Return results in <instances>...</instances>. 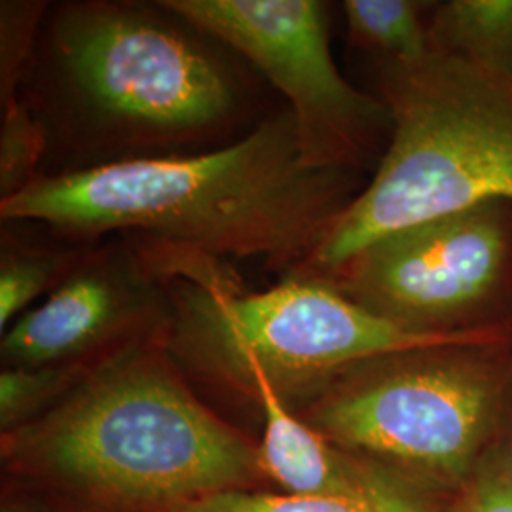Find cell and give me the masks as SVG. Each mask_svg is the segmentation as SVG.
I'll return each instance as SVG.
<instances>
[{
    "label": "cell",
    "instance_id": "6da1fadb",
    "mask_svg": "<svg viewBox=\"0 0 512 512\" xmlns=\"http://www.w3.org/2000/svg\"><path fill=\"white\" fill-rule=\"evenodd\" d=\"M365 184L357 171L304 165L285 107L226 147L38 175L0 202V219L84 241L135 234L215 260L258 258L287 277Z\"/></svg>",
    "mask_w": 512,
    "mask_h": 512
},
{
    "label": "cell",
    "instance_id": "7a4b0ae2",
    "mask_svg": "<svg viewBox=\"0 0 512 512\" xmlns=\"http://www.w3.org/2000/svg\"><path fill=\"white\" fill-rule=\"evenodd\" d=\"M243 63L162 2H71L44 18L23 101L82 169L190 156L258 124Z\"/></svg>",
    "mask_w": 512,
    "mask_h": 512
},
{
    "label": "cell",
    "instance_id": "3957f363",
    "mask_svg": "<svg viewBox=\"0 0 512 512\" xmlns=\"http://www.w3.org/2000/svg\"><path fill=\"white\" fill-rule=\"evenodd\" d=\"M391 137L370 181L291 275L321 277L376 239L488 202H512V76L433 48L376 59Z\"/></svg>",
    "mask_w": 512,
    "mask_h": 512
},
{
    "label": "cell",
    "instance_id": "277c9868",
    "mask_svg": "<svg viewBox=\"0 0 512 512\" xmlns=\"http://www.w3.org/2000/svg\"><path fill=\"white\" fill-rule=\"evenodd\" d=\"M33 439L61 473L154 503L234 490L256 459L150 349H128L99 366Z\"/></svg>",
    "mask_w": 512,
    "mask_h": 512
},
{
    "label": "cell",
    "instance_id": "5b68a950",
    "mask_svg": "<svg viewBox=\"0 0 512 512\" xmlns=\"http://www.w3.org/2000/svg\"><path fill=\"white\" fill-rule=\"evenodd\" d=\"M173 340L186 355L253 395L258 380L287 397L321 391L349 366L410 349L511 338L509 330L458 336L416 334L363 310L332 285L287 275L274 289L247 293L234 272L171 281Z\"/></svg>",
    "mask_w": 512,
    "mask_h": 512
},
{
    "label": "cell",
    "instance_id": "8992f818",
    "mask_svg": "<svg viewBox=\"0 0 512 512\" xmlns=\"http://www.w3.org/2000/svg\"><path fill=\"white\" fill-rule=\"evenodd\" d=\"M512 408V338L387 353L336 374L304 421L349 450L458 476Z\"/></svg>",
    "mask_w": 512,
    "mask_h": 512
},
{
    "label": "cell",
    "instance_id": "52a82bcc",
    "mask_svg": "<svg viewBox=\"0 0 512 512\" xmlns=\"http://www.w3.org/2000/svg\"><path fill=\"white\" fill-rule=\"evenodd\" d=\"M317 279L408 332H512V202L408 226Z\"/></svg>",
    "mask_w": 512,
    "mask_h": 512
},
{
    "label": "cell",
    "instance_id": "ba28073f",
    "mask_svg": "<svg viewBox=\"0 0 512 512\" xmlns=\"http://www.w3.org/2000/svg\"><path fill=\"white\" fill-rule=\"evenodd\" d=\"M262 74L293 112L302 162L368 173L384 158L391 114L342 76L319 0H160Z\"/></svg>",
    "mask_w": 512,
    "mask_h": 512
},
{
    "label": "cell",
    "instance_id": "9c48e42d",
    "mask_svg": "<svg viewBox=\"0 0 512 512\" xmlns=\"http://www.w3.org/2000/svg\"><path fill=\"white\" fill-rule=\"evenodd\" d=\"M124 238L88 251L73 275L2 338L19 368H44L103 348L124 334L171 329L175 253L158 239Z\"/></svg>",
    "mask_w": 512,
    "mask_h": 512
},
{
    "label": "cell",
    "instance_id": "30bf717a",
    "mask_svg": "<svg viewBox=\"0 0 512 512\" xmlns=\"http://www.w3.org/2000/svg\"><path fill=\"white\" fill-rule=\"evenodd\" d=\"M255 393L264 416L258 459L289 494L366 497L401 486L334 448L327 437L287 408L266 382L258 380Z\"/></svg>",
    "mask_w": 512,
    "mask_h": 512
},
{
    "label": "cell",
    "instance_id": "8fae6325",
    "mask_svg": "<svg viewBox=\"0 0 512 512\" xmlns=\"http://www.w3.org/2000/svg\"><path fill=\"white\" fill-rule=\"evenodd\" d=\"M433 48L512 76V0L431 2Z\"/></svg>",
    "mask_w": 512,
    "mask_h": 512
},
{
    "label": "cell",
    "instance_id": "7c38bea8",
    "mask_svg": "<svg viewBox=\"0 0 512 512\" xmlns=\"http://www.w3.org/2000/svg\"><path fill=\"white\" fill-rule=\"evenodd\" d=\"M431 2L346 0L342 10L353 46L393 63H416L433 50Z\"/></svg>",
    "mask_w": 512,
    "mask_h": 512
},
{
    "label": "cell",
    "instance_id": "4fadbf2b",
    "mask_svg": "<svg viewBox=\"0 0 512 512\" xmlns=\"http://www.w3.org/2000/svg\"><path fill=\"white\" fill-rule=\"evenodd\" d=\"M90 247L40 249L2 243L0 256V325L14 321L42 294L54 293L80 266Z\"/></svg>",
    "mask_w": 512,
    "mask_h": 512
},
{
    "label": "cell",
    "instance_id": "5bb4252c",
    "mask_svg": "<svg viewBox=\"0 0 512 512\" xmlns=\"http://www.w3.org/2000/svg\"><path fill=\"white\" fill-rule=\"evenodd\" d=\"M179 512H427L403 484L366 497L243 494L236 490L183 503Z\"/></svg>",
    "mask_w": 512,
    "mask_h": 512
},
{
    "label": "cell",
    "instance_id": "9a60e30c",
    "mask_svg": "<svg viewBox=\"0 0 512 512\" xmlns=\"http://www.w3.org/2000/svg\"><path fill=\"white\" fill-rule=\"evenodd\" d=\"M46 2L4 0L0 4V103L2 109L18 103L19 90L33 65Z\"/></svg>",
    "mask_w": 512,
    "mask_h": 512
},
{
    "label": "cell",
    "instance_id": "2e32d148",
    "mask_svg": "<svg viewBox=\"0 0 512 512\" xmlns=\"http://www.w3.org/2000/svg\"><path fill=\"white\" fill-rule=\"evenodd\" d=\"M46 148L48 133L23 99L2 109L0 202L18 196L37 181L38 164Z\"/></svg>",
    "mask_w": 512,
    "mask_h": 512
},
{
    "label": "cell",
    "instance_id": "e0dca14e",
    "mask_svg": "<svg viewBox=\"0 0 512 512\" xmlns=\"http://www.w3.org/2000/svg\"><path fill=\"white\" fill-rule=\"evenodd\" d=\"M73 366L63 370L59 366L44 368H8L0 374V416L2 423L10 425L31 414L40 404L55 395L67 378H71Z\"/></svg>",
    "mask_w": 512,
    "mask_h": 512
},
{
    "label": "cell",
    "instance_id": "ac0fdd59",
    "mask_svg": "<svg viewBox=\"0 0 512 512\" xmlns=\"http://www.w3.org/2000/svg\"><path fill=\"white\" fill-rule=\"evenodd\" d=\"M459 512H512V480L495 476L478 486Z\"/></svg>",
    "mask_w": 512,
    "mask_h": 512
}]
</instances>
